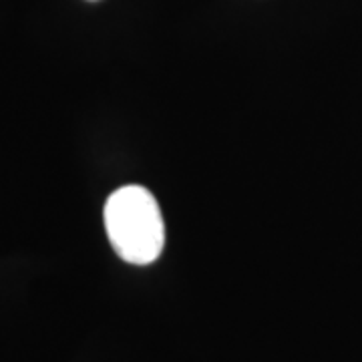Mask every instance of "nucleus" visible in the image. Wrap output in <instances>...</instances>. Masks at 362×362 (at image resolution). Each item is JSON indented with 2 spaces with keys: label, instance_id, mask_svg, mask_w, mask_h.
<instances>
[{
  "label": "nucleus",
  "instance_id": "1",
  "mask_svg": "<svg viewBox=\"0 0 362 362\" xmlns=\"http://www.w3.org/2000/svg\"><path fill=\"white\" fill-rule=\"evenodd\" d=\"M105 230L117 256L147 266L165 246V223L156 195L141 185H123L105 204Z\"/></svg>",
  "mask_w": 362,
  "mask_h": 362
}]
</instances>
